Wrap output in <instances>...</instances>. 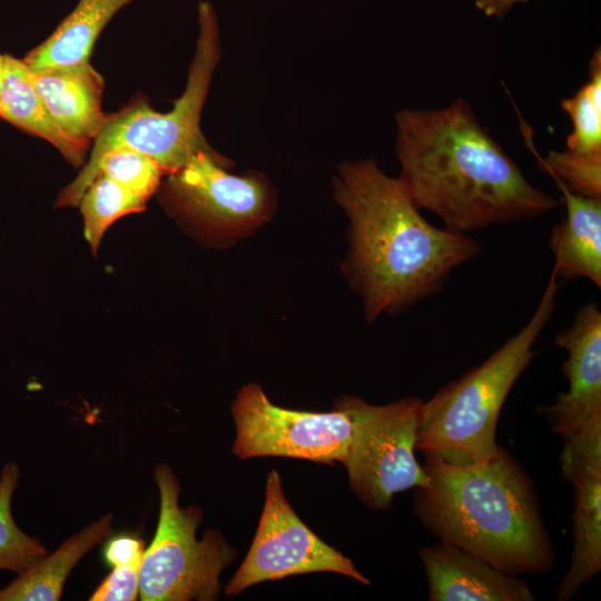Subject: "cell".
<instances>
[{
	"instance_id": "cell-7",
	"label": "cell",
	"mask_w": 601,
	"mask_h": 601,
	"mask_svg": "<svg viewBox=\"0 0 601 601\" xmlns=\"http://www.w3.org/2000/svg\"><path fill=\"white\" fill-rule=\"evenodd\" d=\"M353 417V439L342 464L349 485L370 509L385 510L396 493L423 489L428 474L415 457L422 400L406 397L373 405L343 396Z\"/></svg>"
},
{
	"instance_id": "cell-22",
	"label": "cell",
	"mask_w": 601,
	"mask_h": 601,
	"mask_svg": "<svg viewBox=\"0 0 601 601\" xmlns=\"http://www.w3.org/2000/svg\"><path fill=\"white\" fill-rule=\"evenodd\" d=\"M526 147L541 168L561 180L570 190L588 197H601V154H581L569 149L550 150L542 157L532 140V129L521 121Z\"/></svg>"
},
{
	"instance_id": "cell-9",
	"label": "cell",
	"mask_w": 601,
	"mask_h": 601,
	"mask_svg": "<svg viewBox=\"0 0 601 601\" xmlns=\"http://www.w3.org/2000/svg\"><path fill=\"white\" fill-rule=\"evenodd\" d=\"M214 150L196 154L168 174L162 198L201 235L231 238L256 228L268 216L272 194L257 175L237 176Z\"/></svg>"
},
{
	"instance_id": "cell-14",
	"label": "cell",
	"mask_w": 601,
	"mask_h": 601,
	"mask_svg": "<svg viewBox=\"0 0 601 601\" xmlns=\"http://www.w3.org/2000/svg\"><path fill=\"white\" fill-rule=\"evenodd\" d=\"M28 71L53 120L71 137L90 145L107 118L101 108L102 76L89 61Z\"/></svg>"
},
{
	"instance_id": "cell-12",
	"label": "cell",
	"mask_w": 601,
	"mask_h": 601,
	"mask_svg": "<svg viewBox=\"0 0 601 601\" xmlns=\"http://www.w3.org/2000/svg\"><path fill=\"white\" fill-rule=\"evenodd\" d=\"M561 469L574 489L573 551L558 600L574 597L601 570V443H565Z\"/></svg>"
},
{
	"instance_id": "cell-25",
	"label": "cell",
	"mask_w": 601,
	"mask_h": 601,
	"mask_svg": "<svg viewBox=\"0 0 601 601\" xmlns=\"http://www.w3.org/2000/svg\"><path fill=\"white\" fill-rule=\"evenodd\" d=\"M145 553L144 541L139 538L120 535L114 538L105 548L104 558L110 565L129 562Z\"/></svg>"
},
{
	"instance_id": "cell-1",
	"label": "cell",
	"mask_w": 601,
	"mask_h": 601,
	"mask_svg": "<svg viewBox=\"0 0 601 601\" xmlns=\"http://www.w3.org/2000/svg\"><path fill=\"white\" fill-rule=\"evenodd\" d=\"M395 124L397 178L413 203L445 228L469 234L535 219L558 206L528 180L465 99L400 110Z\"/></svg>"
},
{
	"instance_id": "cell-18",
	"label": "cell",
	"mask_w": 601,
	"mask_h": 601,
	"mask_svg": "<svg viewBox=\"0 0 601 601\" xmlns=\"http://www.w3.org/2000/svg\"><path fill=\"white\" fill-rule=\"evenodd\" d=\"M112 515L101 516L45 555L9 585L0 590V601H56L78 561L112 533Z\"/></svg>"
},
{
	"instance_id": "cell-20",
	"label": "cell",
	"mask_w": 601,
	"mask_h": 601,
	"mask_svg": "<svg viewBox=\"0 0 601 601\" xmlns=\"http://www.w3.org/2000/svg\"><path fill=\"white\" fill-rule=\"evenodd\" d=\"M561 108L572 122L566 149L581 154H601V50L595 49L589 63V79Z\"/></svg>"
},
{
	"instance_id": "cell-11",
	"label": "cell",
	"mask_w": 601,
	"mask_h": 601,
	"mask_svg": "<svg viewBox=\"0 0 601 601\" xmlns=\"http://www.w3.org/2000/svg\"><path fill=\"white\" fill-rule=\"evenodd\" d=\"M566 352L562 374L569 387L544 408L552 431L564 441L601 440V311L589 302L575 312L570 326L554 336Z\"/></svg>"
},
{
	"instance_id": "cell-19",
	"label": "cell",
	"mask_w": 601,
	"mask_h": 601,
	"mask_svg": "<svg viewBox=\"0 0 601 601\" xmlns=\"http://www.w3.org/2000/svg\"><path fill=\"white\" fill-rule=\"evenodd\" d=\"M147 201L99 174L78 204L83 218V234L92 252H97L105 233L117 219L144 210Z\"/></svg>"
},
{
	"instance_id": "cell-23",
	"label": "cell",
	"mask_w": 601,
	"mask_h": 601,
	"mask_svg": "<svg viewBox=\"0 0 601 601\" xmlns=\"http://www.w3.org/2000/svg\"><path fill=\"white\" fill-rule=\"evenodd\" d=\"M99 174L148 200L157 190L165 171L149 156L134 149L119 148L102 157L97 176Z\"/></svg>"
},
{
	"instance_id": "cell-24",
	"label": "cell",
	"mask_w": 601,
	"mask_h": 601,
	"mask_svg": "<svg viewBox=\"0 0 601 601\" xmlns=\"http://www.w3.org/2000/svg\"><path fill=\"white\" fill-rule=\"evenodd\" d=\"M144 556V555H142ZM142 556L114 565L99 584L91 601H132L139 597V570Z\"/></svg>"
},
{
	"instance_id": "cell-16",
	"label": "cell",
	"mask_w": 601,
	"mask_h": 601,
	"mask_svg": "<svg viewBox=\"0 0 601 601\" xmlns=\"http://www.w3.org/2000/svg\"><path fill=\"white\" fill-rule=\"evenodd\" d=\"M0 117L49 141L73 166L83 164L90 145L75 139L53 120L33 88L22 59L9 55H4Z\"/></svg>"
},
{
	"instance_id": "cell-27",
	"label": "cell",
	"mask_w": 601,
	"mask_h": 601,
	"mask_svg": "<svg viewBox=\"0 0 601 601\" xmlns=\"http://www.w3.org/2000/svg\"><path fill=\"white\" fill-rule=\"evenodd\" d=\"M3 75H4V55L0 53V91L2 87Z\"/></svg>"
},
{
	"instance_id": "cell-21",
	"label": "cell",
	"mask_w": 601,
	"mask_h": 601,
	"mask_svg": "<svg viewBox=\"0 0 601 601\" xmlns=\"http://www.w3.org/2000/svg\"><path fill=\"white\" fill-rule=\"evenodd\" d=\"M20 476L19 467L9 462L0 477V569L22 573L47 555L37 539L23 533L11 514V499Z\"/></svg>"
},
{
	"instance_id": "cell-8",
	"label": "cell",
	"mask_w": 601,
	"mask_h": 601,
	"mask_svg": "<svg viewBox=\"0 0 601 601\" xmlns=\"http://www.w3.org/2000/svg\"><path fill=\"white\" fill-rule=\"evenodd\" d=\"M233 453L239 459L285 456L343 463L353 439V417L343 397L329 412L274 405L258 384L245 385L231 405Z\"/></svg>"
},
{
	"instance_id": "cell-2",
	"label": "cell",
	"mask_w": 601,
	"mask_h": 601,
	"mask_svg": "<svg viewBox=\"0 0 601 601\" xmlns=\"http://www.w3.org/2000/svg\"><path fill=\"white\" fill-rule=\"evenodd\" d=\"M334 198L349 220L348 273L368 321L436 295L455 269L482 253L469 234L427 221L375 159L341 165Z\"/></svg>"
},
{
	"instance_id": "cell-17",
	"label": "cell",
	"mask_w": 601,
	"mask_h": 601,
	"mask_svg": "<svg viewBox=\"0 0 601 601\" xmlns=\"http://www.w3.org/2000/svg\"><path fill=\"white\" fill-rule=\"evenodd\" d=\"M135 0H79L56 30L22 59L29 70L88 62L99 33Z\"/></svg>"
},
{
	"instance_id": "cell-10",
	"label": "cell",
	"mask_w": 601,
	"mask_h": 601,
	"mask_svg": "<svg viewBox=\"0 0 601 601\" xmlns=\"http://www.w3.org/2000/svg\"><path fill=\"white\" fill-rule=\"evenodd\" d=\"M312 572L339 573L370 584L348 558L303 523L284 495L279 474L273 470L267 477L256 534L225 594L237 595L264 581Z\"/></svg>"
},
{
	"instance_id": "cell-6",
	"label": "cell",
	"mask_w": 601,
	"mask_h": 601,
	"mask_svg": "<svg viewBox=\"0 0 601 601\" xmlns=\"http://www.w3.org/2000/svg\"><path fill=\"white\" fill-rule=\"evenodd\" d=\"M160 511L155 536L145 550L139 570L142 601H210L220 591L219 575L235 559L234 549L216 530L196 539L203 512L179 506L178 479L167 464L155 471Z\"/></svg>"
},
{
	"instance_id": "cell-26",
	"label": "cell",
	"mask_w": 601,
	"mask_h": 601,
	"mask_svg": "<svg viewBox=\"0 0 601 601\" xmlns=\"http://www.w3.org/2000/svg\"><path fill=\"white\" fill-rule=\"evenodd\" d=\"M528 0H475L476 8L489 18H502L515 4Z\"/></svg>"
},
{
	"instance_id": "cell-4",
	"label": "cell",
	"mask_w": 601,
	"mask_h": 601,
	"mask_svg": "<svg viewBox=\"0 0 601 601\" xmlns=\"http://www.w3.org/2000/svg\"><path fill=\"white\" fill-rule=\"evenodd\" d=\"M559 288L552 269L528 323L481 364L423 401L416 450L457 466L485 462L497 452L502 406L535 355L534 344L553 317Z\"/></svg>"
},
{
	"instance_id": "cell-5",
	"label": "cell",
	"mask_w": 601,
	"mask_h": 601,
	"mask_svg": "<svg viewBox=\"0 0 601 601\" xmlns=\"http://www.w3.org/2000/svg\"><path fill=\"white\" fill-rule=\"evenodd\" d=\"M198 23L197 46L187 85L174 108L159 112L138 101L107 116L88 161L77 178L59 194L58 207L78 206L97 176L100 160L111 150L129 148L142 152L157 161L166 175L181 168L196 154L213 150L200 130L201 110L220 58L218 20L210 2H199Z\"/></svg>"
},
{
	"instance_id": "cell-13",
	"label": "cell",
	"mask_w": 601,
	"mask_h": 601,
	"mask_svg": "<svg viewBox=\"0 0 601 601\" xmlns=\"http://www.w3.org/2000/svg\"><path fill=\"white\" fill-rule=\"evenodd\" d=\"M430 601H533L528 583L480 556L439 540L420 550Z\"/></svg>"
},
{
	"instance_id": "cell-3",
	"label": "cell",
	"mask_w": 601,
	"mask_h": 601,
	"mask_svg": "<svg viewBox=\"0 0 601 601\" xmlns=\"http://www.w3.org/2000/svg\"><path fill=\"white\" fill-rule=\"evenodd\" d=\"M424 456L430 480L416 489L414 511L430 532L510 574L552 569L554 550L534 490L505 450L469 466Z\"/></svg>"
},
{
	"instance_id": "cell-15",
	"label": "cell",
	"mask_w": 601,
	"mask_h": 601,
	"mask_svg": "<svg viewBox=\"0 0 601 601\" xmlns=\"http://www.w3.org/2000/svg\"><path fill=\"white\" fill-rule=\"evenodd\" d=\"M562 195L565 216L550 231L553 270L562 283L587 278L601 287V197L570 190L552 177Z\"/></svg>"
}]
</instances>
